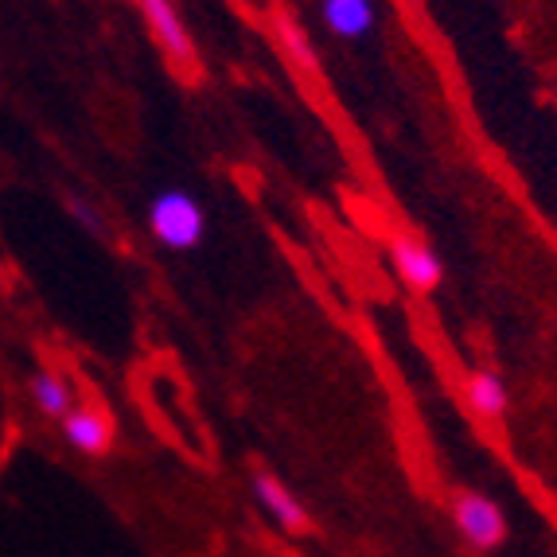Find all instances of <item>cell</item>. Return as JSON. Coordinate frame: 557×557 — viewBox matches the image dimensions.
I'll list each match as a JSON object with an SVG mask.
<instances>
[{
    "instance_id": "obj_1",
    "label": "cell",
    "mask_w": 557,
    "mask_h": 557,
    "mask_svg": "<svg viewBox=\"0 0 557 557\" xmlns=\"http://www.w3.org/2000/svg\"><path fill=\"white\" fill-rule=\"evenodd\" d=\"M149 234L164 246L168 253H191L199 250V242L207 234V214L199 207V199L184 187H164L149 199L145 211Z\"/></svg>"
},
{
    "instance_id": "obj_2",
    "label": "cell",
    "mask_w": 557,
    "mask_h": 557,
    "mask_svg": "<svg viewBox=\"0 0 557 557\" xmlns=\"http://www.w3.org/2000/svg\"><path fill=\"white\" fill-rule=\"evenodd\" d=\"M453 522L460 530V539L472 549H480V554H492V549H499L507 542V515L483 492H456Z\"/></svg>"
},
{
    "instance_id": "obj_3",
    "label": "cell",
    "mask_w": 557,
    "mask_h": 557,
    "mask_svg": "<svg viewBox=\"0 0 557 557\" xmlns=\"http://www.w3.org/2000/svg\"><path fill=\"white\" fill-rule=\"evenodd\" d=\"M137 9H140V16H145V24H149L157 47L168 55V63L176 66V71H184V75L196 71V63H199L196 39L187 32L176 0H137Z\"/></svg>"
},
{
    "instance_id": "obj_4",
    "label": "cell",
    "mask_w": 557,
    "mask_h": 557,
    "mask_svg": "<svg viewBox=\"0 0 557 557\" xmlns=\"http://www.w3.org/2000/svg\"><path fill=\"white\" fill-rule=\"evenodd\" d=\"M391 258H394L398 277L406 281L413 293H437L441 281H445L441 258L429 250L421 238H413V234H398V238L391 242Z\"/></svg>"
},
{
    "instance_id": "obj_5",
    "label": "cell",
    "mask_w": 557,
    "mask_h": 557,
    "mask_svg": "<svg viewBox=\"0 0 557 557\" xmlns=\"http://www.w3.org/2000/svg\"><path fill=\"white\" fill-rule=\"evenodd\" d=\"M59 425H63L66 445L75 448L78 456H90V460H102V456H110L113 441H117V437H113V421L106 418L98 406H78V401H75V409H71Z\"/></svg>"
},
{
    "instance_id": "obj_6",
    "label": "cell",
    "mask_w": 557,
    "mask_h": 557,
    "mask_svg": "<svg viewBox=\"0 0 557 557\" xmlns=\"http://www.w3.org/2000/svg\"><path fill=\"white\" fill-rule=\"evenodd\" d=\"M250 487H253V499L261 503V511L270 515L281 530H288V534H305L308 511L300 507V499L293 495L288 483H281L277 475H270V472H253Z\"/></svg>"
},
{
    "instance_id": "obj_7",
    "label": "cell",
    "mask_w": 557,
    "mask_h": 557,
    "mask_svg": "<svg viewBox=\"0 0 557 557\" xmlns=\"http://www.w3.org/2000/svg\"><path fill=\"white\" fill-rule=\"evenodd\" d=\"M320 20L335 39H367L379 24L374 0H320Z\"/></svg>"
},
{
    "instance_id": "obj_8",
    "label": "cell",
    "mask_w": 557,
    "mask_h": 557,
    "mask_svg": "<svg viewBox=\"0 0 557 557\" xmlns=\"http://www.w3.org/2000/svg\"><path fill=\"white\" fill-rule=\"evenodd\" d=\"M465 398L472 406V413L480 421H499L507 418V406H511V394L503 386V379L495 371H472L465 379Z\"/></svg>"
},
{
    "instance_id": "obj_9",
    "label": "cell",
    "mask_w": 557,
    "mask_h": 557,
    "mask_svg": "<svg viewBox=\"0 0 557 557\" xmlns=\"http://www.w3.org/2000/svg\"><path fill=\"white\" fill-rule=\"evenodd\" d=\"M32 406H36L39 418L47 421H63L71 409H75V394H71V382L59 379L55 371H36L28 379Z\"/></svg>"
},
{
    "instance_id": "obj_10",
    "label": "cell",
    "mask_w": 557,
    "mask_h": 557,
    "mask_svg": "<svg viewBox=\"0 0 557 557\" xmlns=\"http://www.w3.org/2000/svg\"><path fill=\"white\" fill-rule=\"evenodd\" d=\"M281 44H285V55L293 59L297 66H305V71H317V44L308 39V32H300L297 24H281Z\"/></svg>"
},
{
    "instance_id": "obj_11",
    "label": "cell",
    "mask_w": 557,
    "mask_h": 557,
    "mask_svg": "<svg viewBox=\"0 0 557 557\" xmlns=\"http://www.w3.org/2000/svg\"><path fill=\"white\" fill-rule=\"evenodd\" d=\"M63 207L71 214H75V223L78 226H86L90 234H106V223H102V214H98V207H90L83 196H66L63 199Z\"/></svg>"
}]
</instances>
